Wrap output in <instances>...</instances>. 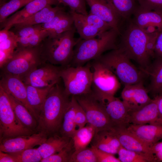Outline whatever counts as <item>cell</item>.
Segmentation results:
<instances>
[{"instance_id": "13", "label": "cell", "mask_w": 162, "mask_h": 162, "mask_svg": "<svg viewBox=\"0 0 162 162\" xmlns=\"http://www.w3.org/2000/svg\"><path fill=\"white\" fill-rule=\"evenodd\" d=\"M1 77L0 87L26 108L37 121L38 116L27 100L26 85L20 77L3 72Z\"/></svg>"}, {"instance_id": "24", "label": "cell", "mask_w": 162, "mask_h": 162, "mask_svg": "<svg viewBox=\"0 0 162 162\" xmlns=\"http://www.w3.org/2000/svg\"><path fill=\"white\" fill-rule=\"evenodd\" d=\"M133 22L142 29L150 26L162 31V15L153 11L141 8L139 5L133 14Z\"/></svg>"}, {"instance_id": "44", "label": "cell", "mask_w": 162, "mask_h": 162, "mask_svg": "<svg viewBox=\"0 0 162 162\" xmlns=\"http://www.w3.org/2000/svg\"><path fill=\"white\" fill-rule=\"evenodd\" d=\"M91 147L95 154L98 162H121L113 154L100 150L93 146H91Z\"/></svg>"}, {"instance_id": "42", "label": "cell", "mask_w": 162, "mask_h": 162, "mask_svg": "<svg viewBox=\"0 0 162 162\" xmlns=\"http://www.w3.org/2000/svg\"><path fill=\"white\" fill-rule=\"evenodd\" d=\"M43 29L42 24L24 26L15 29L13 32L17 38H27L34 34Z\"/></svg>"}, {"instance_id": "50", "label": "cell", "mask_w": 162, "mask_h": 162, "mask_svg": "<svg viewBox=\"0 0 162 162\" xmlns=\"http://www.w3.org/2000/svg\"><path fill=\"white\" fill-rule=\"evenodd\" d=\"M154 98L156 99L160 114L162 118V95L157 96Z\"/></svg>"}, {"instance_id": "39", "label": "cell", "mask_w": 162, "mask_h": 162, "mask_svg": "<svg viewBox=\"0 0 162 162\" xmlns=\"http://www.w3.org/2000/svg\"><path fill=\"white\" fill-rule=\"evenodd\" d=\"M117 154L121 162H148L142 155L127 149L122 146L118 149Z\"/></svg>"}, {"instance_id": "23", "label": "cell", "mask_w": 162, "mask_h": 162, "mask_svg": "<svg viewBox=\"0 0 162 162\" xmlns=\"http://www.w3.org/2000/svg\"><path fill=\"white\" fill-rule=\"evenodd\" d=\"M64 9L58 5L53 7L49 5L28 18L15 24V29L31 25L43 24L50 21L60 10Z\"/></svg>"}, {"instance_id": "7", "label": "cell", "mask_w": 162, "mask_h": 162, "mask_svg": "<svg viewBox=\"0 0 162 162\" xmlns=\"http://www.w3.org/2000/svg\"><path fill=\"white\" fill-rule=\"evenodd\" d=\"M86 64L77 67H62L60 77L67 95L76 96L92 92L93 73L91 62Z\"/></svg>"}, {"instance_id": "18", "label": "cell", "mask_w": 162, "mask_h": 162, "mask_svg": "<svg viewBox=\"0 0 162 162\" xmlns=\"http://www.w3.org/2000/svg\"><path fill=\"white\" fill-rule=\"evenodd\" d=\"M130 124L162 125V118L158 110L155 98L141 108L129 113Z\"/></svg>"}, {"instance_id": "46", "label": "cell", "mask_w": 162, "mask_h": 162, "mask_svg": "<svg viewBox=\"0 0 162 162\" xmlns=\"http://www.w3.org/2000/svg\"><path fill=\"white\" fill-rule=\"evenodd\" d=\"M68 13L64 9L59 11L55 17L49 22L42 24L43 29L47 31L48 33L52 30L59 22Z\"/></svg>"}, {"instance_id": "29", "label": "cell", "mask_w": 162, "mask_h": 162, "mask_svg": "<svg viewBox=\"0 0 162 162\" xmlns=\"http://www.w3.org/2000/svg\"><path fill=\"white\" fill-rule=\"evenodd\" d=\"M88 124L86 126L77 129L71 138L75 150L87 147L96 132L95 128Z\"/></svg>"}, {"instance_id": "15", "label": "cell", "mask_w": 162, "mask_h": 162, "mask_svg": "<svg viewBox=\"0 0 162 162\" xmlns=\"http://www.w3.org/2000/svg\"><path fill=\"white\" fill-rule=\"evenodd\" d=\"M47 135L39 132L29 135L19 136L0 140V151L12 153L33 148L40 145L47 139Z\"/></svg>"}, {"instance_id": "4", "label": "cell", "mask_w": 162, "mask_h": 162, "mask_svg": "<svg viewBox=\"0 0 162 162\" xmlns=\"http://www.w3.org/2000/svg\"><path fill=\"white\" fill-rule=\"evenodd\" d=\"M120 34L114 28L103 33L97 38L80 39L74 50L69 66L84 65L95 59L107 51L118 48Z\"/></svg>"}, {"instance_id": "38", "label": "cell", "mask_w": 162, "mask_h": 162, "mask_svg": "<svg viewBox=\"0 0 162 162\" xmlns=\"http://www.w3.org/2000/svg\"><path fill=\"white\" fill-rule=\"evenodd\" d=\"M78 15L82 19L97 29L101 33L112 28L108 23L100 17L91 13L87 15L80 14Z\"/></svg>"}, {"instance_id": "10", "label": "cell", "mask_w": 162, "mask_h": 162, "mask_svg": "<svg viewBox=\"0 0 162 162\" xmlns=\"http://www.w3.org/2000/svg\"><path fill=\"white\" fill-rule=\"evenodd\" d=\"M74 96L86 113L88 123L95 128L96 132L112 128L113 125L104 104L96 98L92 92Z\"/></svg>"}, {"instance_id": "6", "label": "cell", "mask_w": 162, "mask_h": 162, "mask_svg": "<svg viewBox=\"0 0 162 162\" xmlns=\"http://www.w3.org/2000/svg\"><path fill=\"white\" fill-rule=\"evenodd\" d=\"M92 61V92L104 104L114 97L120 88L121 82L115 74L104 64L97 59Z\"/></svg>"}, {"instance_id": "27", "label": "cell", "mask_w": 162, "mask_h": 162, "mask_svg": "<svg viewBox=\"0 0 162 162\" xmlns=\"http://www.w3.org/2000/svg\"><path fill=\"white\" fill-rule=\"evenodd\" d=\"M77 103L75 96H72L64 114L60 129L62 136L71 139L77 130L75 116Z\"/></svg>"}, {"instance_id": "52", "label": "cell", "mask_w": 162, "mask_h": 162, "mask_svg": "<svg viewBox=\"0 0 162 162\" xmlns=\"http://www.w3.org/2000/svg\"><path fill=\"white\" fill-rule=\"evenodd\" d=\"M157 162H162V149L155 154Z\"/></svg>"}, {"instance_id": "16", "label": "cell", "mask_w": 162, "mask_h": 162, "mask_svg": "<svg viewBox=\"0 0 162 162\" xmlns=\"http://www.w3.org/2000/svg\"><path fill=\"white\" fill-rule=\"evenodd\" d=\"M91 13L101 18L120 35L125 20L113 9L107 0H86Z\"/></svg>"}, {"instance_id": "25", "label": "cell", "mask_w": 162, "mask_h": 162, "mask_svg": "<svg viewBox=\"0 0 162 162\" xmlns=\"http://www.w3.org/2000/svg\"><path fill=\"white\" fill-rule=\"evenodd\" d=\"M6 94L20 122L25 128L35 132L38 126L37 119L23 105L12 96Z\"/></svg>"}, {"instance_id": "12", "label": "cell", "mask_w": 162, "mask_h": 162, "mask_svg": "<svg viewBox=\"0 0 162 162\" xmlns=\"http://www.w3.org/2000/svg\"><path fill=\"white\" fill-rule=\"evenodd\" d=\"M111 130L122 146L142 155L148 162H157L150 146L129 131L127 128L114 126Z\"/></svg>"}, {"instance_id": "41", "label": "cell", "mask_w": 162, "mask_h": 162, "mask_svg": "<svg viewBox=\"0 0 162 162\" xmlns=\"http://www.w3.org/2000/svg\"><path fill=\"white\" fill-rule=\"evenodd\" d=\"M59 4L69 7L70 10L78 14L87 15L86 0H58Z\"/></svg>"}, {"instance_id": "5", "label": "cell", "mask_w": 162, "mask_h": 162, "mask_svg": "<svg viewBox=\"0 0 162 162\" xmlns=\"http://www.w3.org/2000/svg\"><path fill=\"white\" fill-rule=\"evenodd\" d=\"M104 64L124 86L144 82L146 73L135 66L119 48L103 54L96 59Z\"/></svg>"}, {"instance_id": "33", "label": "cell", "mask_w": 162, "mask_h": 162, "mask_svg": "<svg viewBox=\"0 0 162 162\" xmlns=\"http://www.w3.org/2000/svg\"><path fill=\"white\" fill-rule=\"evenodd\" d=\"M33 0H10L0 6V22L1 24L10 14Z\"/></svg>"}, {"instance_id": "11", "label": "cell", "mask_w": 162, "mask_h": 162, "mask_svg": "<svg viewBox=\"0 0 162 162\" xmlns=\"http://www.w3.org/2000/svg\"><path fill=\"white\" fill-rule=\"evenodd\" d=\"M61 67L44 63L32 70L22 77L26 85L38 87L54 85L59 82Z\"/></svg>"}, {"instance_id": "47", "label": "cell", "mask_w": 162, "mask_h": 162, "mask_svg": "<svg viewBox=\"0 0 162 162\" xmlns=\"http://www.w3.org/2000/svg\"><path fill=\"white\" fill-rule=\"evenodd\" d=\"M154 58L162 57V31H159L154 50Z\"/></svg>"}, {"instance_id": "37", "label": "cell", "mask_w": 162, "mask_h": 162, "mask_svg": "<svg viewBox=\"0 0 162 162\" xmlns=\"http://www.w3.org/2000/svg\"><path fill=\"white\" fill-rule=\"evenodd\" d=\"M69 162H98V160L92 149L87 147L75 150L71 155Z\"/></svg>"}, {"instance_id": "36", "label": "cell", "mask_w": 162, "mask_h": 162, "mask_svg": "<svg viewBox=\"0 0 162 162\" xmlns=\"http://www.w3.org/2000/svg\"><path fill=\"white\" fill-rule=\"evenodd\" d=\"M75 150L72 139L69 144L59 152L42 159L41 162H69Z\"/></svg>"}, {"instance_id": "30", "label": "cell", "mask_w": 162, "mask_h": 162, "mask_svg": "<svg viewBox=\"0 0 162 162\" xmlns=\"http://www.w3.org/2000/svg\"><path fill=\"white\" fill-rule=\"evenodd\" d=\"M69 12L73 17L74 26L81 39L87 40L94 38L102 34L82 19L78 13L70 10Z\"/></svg>"}, {"instance_id": "51", "label": "cell", "mask_w": 162, "mask_h": 162, "mask_svg": "<svg viewBox=\"0 0 162 162\" xmlns=\"http://www.w3.org/2000/svg\"><path fill=\"white\" fill-rule=\"evenodd\" d=\"M142 29L145 32L148 34H152L159 31L156 27L152 26H148Z\"/></svg>"}, {"instance_id": "2", "label": "cell", "mask_w": 162, "mask_h": 162, "mask_svg": "<svg viewBox=\"0 0 162 162\" xmlns=\"http://www.w3.org/2000/svg\"><path fill=\"white\" fill-rule=\"evenodd\" d=\"M69 96L59 82L51 88L38 116L37 132L48 135L60 129L64 114L71 100Z\"/></svg>"}, {"instance_id": "9", "label": "cell", "mask_w": 162, "mask_h": 162, "mask_svg": "<svg viewBox=\"0 0 162 162\" xmlns=\"http://www.w3.org/2000/svg\"><path fill=\"white\" fill-rule=\"evenodd\" d=\"M22 126L15 114L7 94L0 87V140L35 133Z\"/></svg>"}, {"instance_id": "40", "label": "cell", "mask_w": 162, "mask_h": 162, "mask_svg": "<svg viewBox=\"0 0 162 162\" xmlns=\"http://www.w3.org/2000/svg\"><path fill=\"white\" fill-rule=\"evenodd\" d=\"M74 27L73 17L69 12L52 30L48 32V36L61 34L72 29Z\"/></svg>"}, {"instance_id": "28", "label": "cell", "mask_w": 162, "mask_h": 162, "mask_svg": "<svg viewBox=\"0 0 162 162\" xmlns=\"http://www.w3.org/2000/svg\"><path fill=\"white\" fill-rule=\"evenodd\" d=\"M55 85L44 87L26 85L28 103L38 117L44 102L51 89Z\"/></svg>"}, {"instance_id": "1", "label": "cell", "mask_w": 162, "mask_h": 162, "mask_svg": "<svg viewBox=\"0 0 162 162\" xmlns=\"http://www.w3.org/2000/svg\"><path fill=\"white\" fill-rule=\"evenodd\" d=\"M119 36L118 48L130 60L136 62L143 71L146 70L154 59V50L160 31L148 34L137 25L131 18L126 21Z\"/></svg>"}, {"instance_id": "34", "label": "cell", "mask_w": 162, "mask_h": 162, "mask_svg": "<svg viewBox=\"0 0 162 162\" xmlns=\"http://www.w3.org/2000/svg\"><path fill=\"white\" fill-rule=\"evenodd\" d=\"M9 153L14 158L16 162H40L42 159L37 148H30Z\"/></svg>"}, {"instance_id": "48", "label": "cell", "mask_w": 162, "mask_h": 162, "mask_svg": "<svg viewBox=\"0 0 162 162\" xmlns=\"http://www.w3.org/2000/svg\"><path fill=\"white\" fill-rule=\"evenodd\" d=\"M0 162H16L14 158L9 153L0 151Z\"/></svg>"}, {"instance_id": "45", "label": "cell", "mask_w": 162, "mask_h": 162, "mask_svg": "<svg viewBox=\"0 0 162 162\" xmlns=\"http://www.w3.org/2000/svg\"><path fill=\"white\" fill-rule=\"evenodd\" d=\"M75 121L77 129L85 126L88 123L86 113L78 102L75 112Z\"/></svg>"}, {"instance_id": "49", "label": "cell", "mask_w": 162, "mask_h": 162, "mask_svg": "<svg viewBox=\"0 0 162 162\" xmlns=\"http://www.w3.org/2000/svg\"><path fill=\"white\" fill-rule=\"evenodd\" d=\"M150 147L152 152L155 155L162 149V140L161 142H156Z\"/></svg>"}, {"instance_id": "35", "label": "cell", "mask_w": 162, "mask_h": 162, "mask_svg": "<svg viewBox=\"0 0 162 162\" xmlns=\"http://www.w3.org/2000/svg\"><path fill=\"white\" fill-rule=\"evenodd\" d=\"M48 35V32L43 29L29 37L17 38L18 46L25 47L39 46Z\"/></svg>"}, {"instance_id": "8", "label": "cell", "mask_w": 162, "mask_h": 162, "mask_svg": "<svg viewBox=\"0 0 162 162\" xmlns=\"http://www.w3.org/2000/svg\"><path fill=\"white\" fill-rule=\"evenodd\" d=\"M40 45L33 47L18 46L12 57L1 68L2 72L22 78L32 70L45 63L41 56Z\"/></svg>"}, {"instance_id": "17", "label": "cell", "mask_w": 162, "mask_h": 162, "mask_svg": "<svg viewBox=\"0 0 162 162\" xmlns=\"http://www.w3.org/2000/svg\"><path fill=\"white\" fill-rule=\"evenodd\" d=\"M59 4L58 0H33L1 24V28L9 30L16 24L28 18L49 5Z\"/></svg>"}, {"instance_id": "32", "label": "cell", "mask_w": 162, "mask_h": 162, "mask_svg": "<svg viewBox=\"0 0 162 162\" xmlns=\"http://www.w3.org/2000/svg\"><path fill=\"white\" fill-rule=\"evenodd\" d=\"M17 40V36L13 32L12 34L8 38L0 41L1 68L12 57L18 46Z\"/></svg>"}, {"instance_id": "31", "label": "cell", "mask_w": 162, "mask_h": 162, "mask_svg": "<svg viewBox=\"0 0 162 162\" xmlns=\"http://www.w3.org/2000/svg\"><path fill=\"white\" fill-rule=\"evenodd\" d=\"M114 10L125 21L131 18L139 4L136 0H107Z\"/></svg>"}, {"instance_id": "21", "label": "cell", "mask_w": 162, "mask_h": 162, "mask_svg": "<svg viewBox=\"0 0 162 162\" xmlns=\"http://www.w3.org/2000/svg\"><path fill=\"white\" fill-rule=\"evenodd\" d=\"M91 142V146L114 155L117 154L122 146L118 139L111 129L96 132Z\"/></svg>"}, {"instance_id": "43", "label": "cell", "mask_w": 162, "mask_h": 162, "mask_svg": "<svg viewBox=\"0 0 162 162\" xmlns=\"http://www.w3.org/2000/svg\"><path fill=\"white\" fill-rule=\"evenodd\" d=\"M142 8L162 15V0H136Z\"/></svg>"}, {"instance_id": "20", "label": "cell", "mask_w": 162, "mask_h": 162, "mask_svg": "<svg viewBox=\"0 0 162 162\" xmlns=\"http://www.w3.org/2000/svg\"><path fill=\"white\" fill-rule=\"evenodd\" d=\"M127 128L150 146L162 140V125L130 124Z\"/></svg>"}, {"instance_id": "3", "label": "cell", "mask_w": 162, "mask_h": 162, "mask_svg": "<svg viewBox=\"0 0 162 162\" xmlns=\"http://www.w3.org/2000/svg\"><path fill=\"white\" fill-rule=\"evenodd\" d=\"M75 26L61 34L48 36L40 45L41 55L45 63L68 66L72 60L74 47L80 39H76Z\"/></svg>"}, {"instance_id": "14", "label": "cell", "mask_w": 162, "mask_h": 162, "mask_svg": "<svg viewBox=\"0 0 162 162\" xmlns=\"http://www.w3.org/2000/svg\"><path fill=\"white\" fill-rule=\"evenodd\" d=\"M148 93L144 82H141L124 86L121 96L129 113L139 109L152 100Z\"/></svg>"}, {"instance_id": "19", "label": "cell", "mask_w": 162, "mask_h": 162, "mask_svg": "<svg viewBox=\"0 0 162 162\" xmlns=\"http://www.w3.org/2000/svg\"><path fill=\"white\" fill-rule=\"evenodd\" d=\"M103 104L113 127L127 128L130 124L129 112L122 100L114 96Z\"/></svg>"}, {"instance_id": "22", "label": "cell", "mask_w": 162, "mask_h": 162, "mask_svg": "<svg viewBox=\"0 0 162 162\" xmlns=\"http://www.w3.org/2000/svg\"><path fill=\"white\" fill-rule=\"evenodd\" d=\"M144 72L149 77L147 89L153 98L162 95V57L155 58Z\"/></svg>"}, {"instance_id": "53", "label": "cell", "mask_w": 162, "mask_h": 162, "mask_svg": "<svg viewBox=\"0 0 162 162\" xmlns=\"http://www.w3.org/2000/svg\"><path fill=\"white\" fill-rule=\"evenodd\" d=\"M6 0H0V6L6 2Z\"/></svg>"}, {"instance_id": "26", "label": "cell", "mask_w": 162, "mask_h": 162, "mask_svg": "<svg viewBox=\"0 0 162 162\" xmlns=\"http://www.w3.org/2000/svg\"><path fill=\"white\" fill-rule=\"evenodd\" d=\"M71 139L62 136L53 135L47 138L37 149L42 159L62 150L69 144Z\"/></svg>"}]
</instances>
